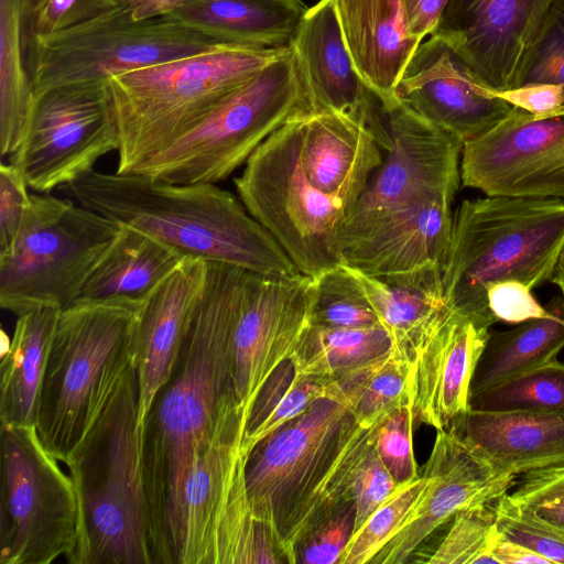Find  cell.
Masks as SVG:
<instances>
[{
	"label": "cell",
	"instance_id": "obj_12",
	"mask_svg": "<svg viewBox=\"0 0 564 564\" xmlns=\"http://www.w3.org/2000/svg\"><path fill=\"white\" fill-rule=\"evenodd\" d=\"M0 564H50L78 535L74 484L33 425L0 427Z\"/></svg>",
	"mask_w": 564,
	"mask_h": 564
},
{
	"label": "cell",
	"instance_id": "obj_23",
	"mask_svg": "<svg viewBox=\"0 0 564 564\" xmlns=\"http://www.w3.org/2000/svg\"><path fill=\"white\" fill-rule=\"evenodd\" d=\"M290 46L314 112H335L365 127L370 112L371 89L352 62L335 0H319L306 10Z\"/></svg>",
	"mask_w": 564,
	"mask_h": 564
},
{
	"label": "cell",
	"instance_id": "obj_7",
	"mask_svg": "<svg viewBox=\"0 0 564 564\" xmlns=\"http://www.w3.org/2000/svg\"><path fill=\"white\" fill-rule=\"evenodd\" d=\"M141 303L75 302L59 312L41 384L36 432L65 462L101 415L132 361Z\"/></svg>",
	"mask_w": 564,
	"mask_h": 564
},
{
	"label": "cell",
	"instance_id": "obj_42",
	"mask_svg": "<svg viewBox=\"0 0 564 564\" xmlns=\"http://www.w3.org/2000/svg\"><path fill=\"white\" fill-rule=\"evenodd\" d=\"M529 83L564 88V0H553L522 59L516 87Z\"/></svg>",
	"mask_w": 564,
	"mask_h": 564
},
{
	"label": "cell",
	"instance_id": "obj_15",
	"mask_svg": "<svg viewBox=\"0 0 564 564\" xmlns=\"http://www.w3.org/2000/svg\"><path fill=\"white\" fill-rule=\"evenodd\" d=\"M381 108L391 148L343 226L340 251L386 216L434 200L453 203L459 187L463 143L400 104Z\"/></svg>",
	"mask_w": 564,
	"mask_h": 564
},
{
	"label": "cell",
	"instance_id": "obj_47",
	"mask_svg": "<svg viewBox=\"0 0 564 564\" xmlns=\"http://www.w3.org/2000/svg\"><path fill=\"white\" fill-rule=\"evenodd\" d=\"M488 307L498 322L520 324L552 314L551 303L541 305L532 289L516 280L495 282L486 290Z\"/></svg>",
	"mask_w": 564,
	"mask_h": 564
},
{
	"label": "cell",
	"instance_id": "obj_48",
	"mask_svg": "<svg viewBox=\"0 0 564 564\" xmlns=\"http://www.w3.org/2000/svg\"><path fill=\"white\" fill-rule=\"evenodd\" d=\"M28 183L11 162L0 165V253L13 245L31 202Z\"/></svg>",
	"mask_w": 564,
	"mask_h": 564
},
{
	"label": "cell",
	"instance_id": "obj_21",
	"mask_svg": "<svg viewBox=\"0 0 564 564\" xmlns=\"http://www.w3.org/2000/svg\"><path fill=\"white\" fill-rule=\"evenodd\" d=\"M489 330L447 308L413 364L414 422L447 430L470 410L471 381Z\"/></svg>",
	"mask_w": 564,
	"mask_h": 564
},
{
	"label": "cell",
	"instance_id": "obj_4",
	"mask_svg": "<svg viewBox=\"0 0 564 564\" xmlns=\"http://www.w3.org/2000/svg\"><path fill=\"white\" fill-rule=\"evenodd\" d=\"M131 365L101 415L65 459L78 503L69 564H152Z\"/></svg>",
	"mask_w": 564,
	"mask_h": 564
},
{
	"label": "cell",
	"instance_id": "obj_34",
	"mask_svg": "<svg viewBox=\"0 0 564 564\" xmlns=\"http://www.w3.org/2000/svg\"><path fill=\"white\" fill-rule=\"evenodd\" d=\"M392 349L382 325L327 328L310 324L290 361L297 373L330 382L387 356Z\"/></svg>",
	"mask_w": 564,
	"mask_h": 564
},
{
	"label": "cell",
	"instance_id": "obj_38",
	"mask_svg": "<svg viewBox=\"0 0 564 564\" xmlns=\"http://www.w3.org/2000/svg\"><path fill=\"white\" fill-rule=\"evenodd\" d=\"M314 279L311 325L327 328L381 325L352 268L340 263Z\"/></svg>",
	"mask_w": 564,
	"mask_h": 564
},
{
	"label": "cell",
	"instance_id": "obj_19",
	"mask_svg": "<svg viewBox=\"0 0 564 564\" xmlns=\"http://www.w3.org/2000/svg\"><path fill=\"white\" fill-rule=\"evenodd\" d=\"M423 475L429 486L408 524L372 558L375 564H401L436 529L462 509L496 501L510 492L517 476L496 469L473 444L449 430L437 431Z\"/></svg>",
	"mask_w": 564,
	"mask_h": 564
},
{
	"label": "cell",
	"instance_id": "obj_46",
	"mask_svg": "<svg viewBox=\"0 0 564 564\" xmlns=\"http://www.w3.org/2000/svg\"><path fill=\"white\" fill-rule=\"evenodd\" d=\"M398 487L399 485L381 463L373 447L358 467L350 488L355 510L352 534Z\"/></svg>",
	"mask_w": 564,
	"mask_h": 564
},
{
	"label": "cell",
	"instance_id": "obj_16",
	"mask_svg": "<svg viewBox=\"0 0 564 564\" xmlns=\"http://www.w3.org/2000/svg\"><path fill=\"white\" fill-rule=\"evenodd\" d=\"M315 279L247 270L232 333V378L246 423L271 373L295 351L311 323Z\"/></svg>",
	"mask_w": 564,
	"mask_h": 564
},
{
	"label": "cell",
	"instance_id": "obj_32",
	"mask_svg": "<svg viewBox=\"0 0 564 564\" xmlns=\"http://www.w3.org/2000/svg\"><path fill=\"white\" fill-rule=\"evenodd\" d=\"M550 303L553 312L547 317L530 319L508 330H489L471 393L557 359L564 348V308L561 297Z\"/></svg>",
	"mask_w": 564,
	"mask_h": 564
},
{
	"label": "cell",
	"instance_id": "obj_27",
	"mask_svg": "<svg viewBox=\"0 0 564 564\" xmlns=\"http://www.w3.org/2000/svg\"><path fill=\"white\" fill-rule=\"evenodd\" d=\"M301 158L313 186L351 212L383 163L381 148L361 123L330 111L304 117Z\"/></svg>",
	"mask_w": 564,
	"mask_h": 564
},
{
	"label": "cell",
	"instance_id": "obj_54",
	"mask_svg": "<svg viewBox=\"0 0 564 564\" xmlns=\"http://www.w3.org/2000/svg\"><path fill=\"white\" fill-rule=\"evenodd\" d=\"M530 508L550 522L564 527V499L544 502Z\"/></svg>",
	"mask_w": 564,
	"mask_h": 564
},
{
	"label": "cell",
	"instance_id": "obj_45",
	"mask_svg": "<svg viewBox=\"0 0 564 564\" xmlns=\"http://www.w3.org/2000/svg\"><path fill=\"white\" fill-rule=\"evenodd\" d=\"M352 502L313 529L299 544L296 563L339 564L354 532Z\"/></svg>",
	"mask_w": 564,
	"mask_h": 564
},
{
	"label": "cell",
	"instance_id": "obj_28",
	"mask_svg": "<svg viewBox=\"0 0 564 564\" xmlns=\"http://www.w3.org/2000/svg\"><path fill=\"white\" fill-rule=\"evenodd\" d=\"M355 272L391 338L393 350L413 367L448 308L442 283V265L426 264L379 276Z\"/></svg>",
	"mask_w": 564,
	"mask_h": 564
},
{
	"label": "cell",
	"instance_id": "obj_40",
	"mask_svg": "<svg viewBox=\"0 0 564 564\" xmlns=\"http://www.w3.org/2000/svg\"><path fill=\"white\" fill-rule=\"evenodd\" d=\"M430 478L422 475L399 485L391 496L351 535L339 564H366L408 524Z\"/></svg>",
	"mask_w": 564,
	"mask_h": 564
},
{
	"label": "cell",
	"instance_id": "obj_52",
	"mask_svg": "<svg viewBox=\"0 0 564 564\" xmlns=\"http://www.w3.org/2000/svg\"><path fill=\"white\" fill-rule=\"evenodd\" d=\"M193 0H116L137 21L166 17Z\"/></svg>",
	"mask_w": 564,
	"mask_h": 564
},
{
	"label": "cell",
	"instance_id": "obj_39",
	"mask_svg": "<svg viewBox=\"0 0 564 564\" xmlns=\"http://www.w3.org/2000/svg\"><path fill=\"white\" fill-rule=\"evenodd\" d=\"M502 538L497 524L496 501L459 510L437 547L423 562L430 564H498L496 546Z\"/></svg>",
	"mask_w": 564,
	"mask_h": 564
},
{
	"label": "cell",
	"instance_id": "obj_44",
	"mask_svg": "<svg viewBox=\"0 0 564 564\" xmlns=\"http://www.w3.org/2000/svg\"><path fill=\"white\" fill-rule=\"evenodd\" d=\"M118 8L116 0H31L26 40L46 37L90 22Z\"/></svg>",
	"mask_w": 564,
	"mask_h": 564
},
{
	"label": "cell",
	"instance_id": "obj_24",
	"mask_svg": "<svg viewBox=\"0 0 564 564\" xmlns=\"http://www.w3.org/2000/svg\"><path fill=\"white\" fill-rule=\"evenodd\" d=\"M451 206L434 200L377 220L343 249V263L371 276L426 264L443 268L453 229Z\"/></svg>",
	"mask_w": 564,
	"mask_h": 564
},
{
	"label": "cell",
	"instance_id": "obj_22",
	"mask_svg": "<svg viewBox=\"0 0 564 564\" xmlns=\"http://www.w3.org/2000/svg\"><path fill=\"white\" fill-rule=\"evenodd\" d=\"M207 262L186 257L142 301L132 338L138 380V433L169 378L189 313L203 289Z\"/></svg>",
	"mask_w": 564,
	"mask_h": 564
},
{
	"label": "cell",
	"instance_id": "obj_51",
	"mask_svg": "<svg viewBox=\"0 0 564 564\" xmlns=\"http://www.w3.org/2000/svg\"><path fill=\"white\" fill-rule=\"evenodd\" d=\"M448 0H402L409 29L422 40L432 34Z\"/></svg>",
	"mask_w": 564,
	"mask_h": 564
},
{
	"label": "cell",
	"instance_id": "obj_49",
	"mask_svg": "<svg viewBox=\"0 0 564 564\" xmlns=\"http://www.w3.org/2000/svg\"><path fill=\"white\" fill-rule=\"evenodd\" d=\"M495 95L511 106L538 117L564 111V88L556 84L529 83L495 91Z\"/></svg>",
	"mask_w": 564,
	"mask_h": 564
},
{
	"label": "cell",
	"instance_id": "obj_6",
	"mask_svg": "<svg viewBox=\"0 0 564 564\" xmlns=\"http://www.w3.org/2000/svg\"><path fill=\"white\" fill-rule=\"evenodd\" d=\"M289 50L221 44L196 55L107 76L120 132L117 173H133Z\"/></svg>",
	"mask_w": 564,
	"mask_h": 564
},
{
	"label": "cell",
	"instance_id": "obj_36",
	"mask_svg": "<svg viewBox=\"0 0 564 564\" xmlns=\"http://www.w3.org/2000/svg\"><path fill=\"white\" fill-rule=\"evenodd\" d=\"M328 383L297 373L290 359L283 361L264 382L251 406L242 438L246 455L281 425L307 410L326 393Z\"/></svg>",
	"mask_w": 564,
	"mask_h": 564
},
{
	"label": "cell",
	"instance_id": "obj_30",
	"mask_svg": "<svg viewBox=\"0 0 564 564\" xmlns=\"http://www.w3.org/2000/svg\"><path fill=\"white\" fill-rule=\"evenodd\" d=\"M182 259L184 257L177 251L155 238L120 225L75 302L124 300L142 303Z\"/></svg>",
	"mask_w": 564,
	"mask_h": 564
},
{
	"label": "cell",
	"instance_id": "obj_41",
	"mask_svg": "<svg viewBox=\"0 0 564 564\" xmlns=\"http://www.w3.org/2000/svg\"><path fill=\"white\" fill-rule=\"evenodd\" d=\"M497 524L501 534L547 558L564 564V527L540 517L510 494L496 500Z\"/></svg>",
	"mask_w": 564,
	"mask_h": 564
},
{
	"label": "cell",
	"instance_id": "obj_25",
	"mask_svg": "<svg viewBox=\"0 0 564 564\" xmlns=\"http://www.w3.org/2000/svg\"><path fill=\"white\" fill-rule=\"evenodd\" d=\"M346 45L362 80L386 108L421 40L412 35L402 0H335Z\"/></svg>",
	"mask_w": 564,
	"mask_h": 564
},
{
	"label": "cell",
	"instance_id": "obj_53",
	"mask_svg": "<svg viewBox=\"0 0 564 564\" xmlns=\"http://www.w3.org/2000/svg\"><path fill=\"white\" fill-rule=\"evenodd\" d=\"M495 555L498 564H551L544 556L503 535L496 546Z\"/></svg>",
	"mask_w": 564,
	"mask_h": 564
},
{
	"label": "cell",
	"instance_id": "obj_10",
	"mask_svg": "<svg viewBox=\"0 0 564 564\" xmlns=\"http://www.w3.org/2000/svg\"><path fill=\"white\" fill-rule=\"evenodd\" d=\"M119 229L70 199L31 194L13 245L0 253L1 307L17 316L67 308Z\"/></svg>",
	"mask_w": 564,
	"mask_h": 564
},
{
	"label": "cell",
	"instance_id": "obj_17",
	"mask_svg": "<svg viewBox=\"0 0 564 564\" xmlns=\"http://www.w3.org/2000/svg\"><path fill=\"white\" fill-rule=\"evenodd\" d=\"M460 182L485 195L564 200V111L538 117L513 107L463 144Z\"/></svg>",
	"mask_w": 564,
	"mask_h": 564
},
{
	"label": "cell",
	"instance_id": "obj_1",
	"mask_svg": "<svg viewBox=\"0 0 564 564\" xmlns=\"http://www.w3.org/2000/svg\"><path fill=\"white\" fill-rule=\"evenodd\" d=\"M246 271L207 262L171 373L139 432L152 564H180L188 474L221 425L242 412L234 390L232 333Z\"/></svg>",
	"mask_w": 564,
	"mask_h": 564
},
{
	"label": "cell",
	"instance_id": "obj_3",
	"mask_svg": "<svg viewBox=\"0 0 564 564\" xmlns=\"http://www.w3.org/2000/svg\"><path fill=\"white\" fill-rule=\"evenodd\" d=\"M59 189L80 206L135 228L184 258L264 274L300 273L241 200L216 184H170L138 173L91 171Z\"/></svg>",
	"mask_w": 564,
	"mask_h": 564
},
{
	"label": "cell",
	"instance_id": "obj_55",
	"mask_svg": "<svg viewBox=\"0 0 564 564\" xmlns=\"http://www.w3.org/2000/svg\"><path fill=\"white\" fill-rule=\"evenodd\" d=\"M561 292V300L564 308V251L558 259L555 271L550 280Z\"/></svg>",
	"mask_w": 564,
	"mask_h": 564
},
{
	"label": "cell",
	"instance_id": "obj_26",
	"mask_svg": "<svg viewBox=\"0 0 564 564\" xmlns=\"http://www.w3.org/2000/svg\"><path fill=\"white\" fill-rule=\"evenodd\" d=\"M447 430L505 474L518 477L564 463V412L469 410Z\"/></svg>",
	"mask_w": 564,
	"mask_h": 564
},
{
	"label": "cell",
	"instance_id": "obj_29",
	"mask_svg": "<svg viewBox=\"0 0 564 564\" xmlns=\"http://www.w3.org/2000/svg\"><path fill=\"white\" fill-rule=\"evenodd\" d=\"M306 10L301 0H193L166 17L220 43L284 47Z\"/></svg>",
	"mask_w": 564,
	"mask_h": 564
},
{
	"label": "cell",
	"instance_id": "obj_9",
	"mask_svg": "<svg viewBox=\"0 0 564 564\" xmlns=\"http://www.w3.org/2000/svg\"><path fill=\"white\" fill-rule=\"evenodd\" d=\"M305 116L269 135L234 183L246 209L273 236L297 271L316 278L343 263L340 232L351 207L308 181L301 158Z\"/></svg>",
	"mask_w": 564,
	"mask_h": 564
},
{
	"label": "cell",
	"instance_id": "obj_35",
	"mask_svg": "<svg viewBox=\"0 0 564 564\" xmlns=\"http://www.w3.org/2000/svg\"><path fill=\"white\" fill-rule=\"evenodd\" d=\"M412 366L392 349L387 356L330 381L362 426H373L393 410L411 405Z\"/></svg>",
	"mask_w": 564,
	"mask_h": 564
},
{
	"label": "cell",
	"instance_id": "obj_5",
	"mask_svg": "<svg viewBox=\"0 0 564 564\" xmlns=\"http://www.w3.org/2000/svg\"><path fill=\"white\" fill-rule=\"evenodd\" d=\"M564 251V200L486 195L464 200L442 268L445 302L476 323H497L488 285L506 280L532 290L550 281Z\"/></svg>",
	"mask_w": 564,
	"mask_h": 564
},
{
	"label": "cell",
	"instance_id": "obj_13",
	"mask_svg": "<svg viewBox=\"0 0 564 564\" xmlns=\"http://www.w3.org/2000/svg\"><path fill=\"white\" fill-rule=\"evenodd\" d=\"M221 44L169 17L137 21L119 7L90 22L26 40L34 96L210 51Z\"/></svg>",
	"mask_w": 564,
	"mask_h": 564
},
{
	"label": "cell",
	"instance_id": "obj_2",
	"mask_svg": "<svg viewBox=\"0 0 564 564\" xmlns=\"http://www.w3.org/2000/svg\"><path fill=\"white\" fill-rule=\"evenodd\" d=\"M377 424H358L329 382L324 395L248 455L253 518L271 533L286 563H296L297 546L313 529L352 502L351 484L375 447Z\"/></svg>",
	"mask_w": 564,
	"mask_h": 564
},
{
	"label": "cell",
	"instance_id": "obj_37",
	"mask_svg": "<svg viewBox=\"0 0 564 564\" xmlns=\"http://www.w3.org/2000/svg\"><path fill=\"white\" fill-rule=\"evenodd\" d=\"M470 410L481 412H564V364H544L470 394Z\"/></svg>",
	"mask_w": 564,
	"mask_h": 564
},
{
	"label": "cell",
	"instance_id": "obj_20",
	"mask_svg": "<svg viewBox=\"0 0 564 564\" xmlns=\"http://www.w3.org/2000/svg\"><path fill=\"white\" fill-rule=\"evenodd\" d=\"M552 2L448 0L431 35L447 42L490 89H511Z\"/></svg>",
	"mask_w": 564,
	"mask_h": 564
},
{
	"label": "cell",
	"instance_id": "obj_31",
	"mask_svg": "<svg viewBox=\"0 0 564 564\" xmlns=\"http://www.w3.org/2000/svg\"><path fill=\"white\" fill-rule=\"evenodd\" d=\"M61 311L47 306L18 316L0 367L1 423L35 426L41 384Z\"/></svg>",
	"mask_w": 564,
	"mask_h": 564
},
{
	"label": "cell",
	"instance_id": "obj_50",
	"mask_svg": "<svg viewBox=\"0 0 564 564\" xmlns=\"http://www.w3.org/2000/svg\"><path fill=\"white\" fill-rule=\"evenodd\" d=\"M509 494L516 501L529 507L564 499V463L520 475Z\"/></svg>",
	"mask_w": 564,
	"mask_h": 564
},
{
	"label": "cell",
	"instance_id": "obj_43",
	"mask_svg": "<svg viewBox=\"0 0 564 564\" xmlns=\"http://www.w3.org/2000/svg\"><path fill=\"white\" fill-rule=\"evenodd\" d=\"M413 423L412 406L403 405L376 427L375 451L398 485L419 477L412 446Z\"/></svg>",
	"mask_w": 564,
	"mask_h": 564
},
{
	"label": "cell",
	"instance_id": "obj_14",
	"mask_svg": "<svg viewBox=\"0 0 564 564\" xmlns=\"http://www.w3.org/2000/svg\"><path fill=\"white\" fill-rule=\"evenodd\" d=\"M120 147L105 79L66 84L34 96L28 130L10 156L29 187L42 194L94 171Z\"/></svg>",
	"mask_w": 564,
	"mask_h": 564
},
{
	"label": "cell",
	"instance_id": "obj_8",
	"mask_svg": "<svg viewBox=\"0 0 564 564\" xmlns=\"http://www.w3.org/2000/svg\"><path fill=\"white\" fill-rule=\"evenodd\" d=\"M311 112L314 109L290 46L133 173L170 184H216L245 164L275 130Z\"/></svg>",
	"mask_w": 564,
	"mask_h": 564
},
{
	"label": "cell",
	"instance_id": "obj_18",
	"mask_svg": "<svg viewBox=\"0 0 564 564\" xmlns=\"http://www.w3.org/2000/svg\"><path fill=\"white\" fill-rule=\"evenodd\" d=\"M397 101L463 144L491 130L513 106L497 97L443 39L420 44L395 88Z\"/></svg>",
	"mask_w": 564,
	"mask_h": 564
},
{
	"label": "cell",
	"instance_id": "obj_11",
	"mask_svg": "<svg viewBox=\"0 0 564 564\" xmlns=\"http://www.w3.org/2000/svg\"><path fill=\"white\" fill-rule=\"evenodd\" d=\"M246 419L237 412L197 456L184 486L180 564L286 563L253 518L242 449Z\"/></svg>",
	"mask_w": 564,
	"mask_h": 564
},
{
	"label": "cell",
	"instance_id": "obj_33",
	"mask_svg": "<svg viewBox=\"0 0 564 564\" xmlns=\"http://www.w3.org/2000/svg\"><path fill=\"white\" fill-rule=\"evenodd\" d=\"M31 0H0V152L11 156L29 127L34 91L26 64Z\"/></svg>",
	"mask_w": 564,
	"mask_h": 564
}]
</instances>
